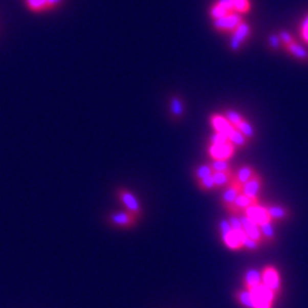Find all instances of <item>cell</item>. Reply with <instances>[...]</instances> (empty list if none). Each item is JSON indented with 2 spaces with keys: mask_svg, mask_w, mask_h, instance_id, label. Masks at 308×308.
<instances>
[{
  "mask_svg": "<svg viewBox=\"0 0 308 308\" xmlns=\"http://www.w3.org/2000/svg\"><path fill=\"white\" fill-rule=\"evenodd\" d=\"M212 173H213V171H212L211 165H202L195 170V178L198 180H202V179L207 178V176L212 175Z\"/></svg>",
  "mask_w": 308,
  "mask_h": 308,
  "instance_id": "26",
  "label": "cell"
},
{
  "mask_svg": "<svg viewBox=\"0 0 308 308\" xmlns=\"http://www.w3.org/2000/svg\"><path fill=\"white\" fill-rule=\"evenodd\" d=\"M229 13H230V12H227L226 9L222 8V7L218 6V4H217V6H214L213 8L211 9V16H212V18H213V19L221 18V17H225L226 14H229Z\"/></svg>",
  "mask_w": 308,
  "mask_h": 308,
  "instance_id": "29",
  "label": "cell"
},
{
  "mask_svg": "<svg viewBox=\"0 0 308 308\" xmlns=\"http://www.w3.org/2000/svg\"><path fill=\"white\" fill-rule=\"evenodd\" d=\"M288 52L290 53L292 55H294L295 58L300 60H308V52L304 49V48L300 47L299 44H297L295 41H293L292 44H289L287 47Z\"/></svg>",
  "mask_w": 308,
  "mask_h": 308,
  "instance_id": "21",
  "label": "cell"
},
{
  "mask_svg": "<svg viewBox=\"0 0 308 308\" xmlns=\"http://www.w3.org/2000/svg\"><path fill=\"white\" fill-rule=\"evenodd\" d=\"M225 118H226V120L234 126V127H236V126H238L239 123L244 120L243 116H241L240 113L236 112V111H233V109H227L226 112H225Z\"/></svg>",
  "mask_w": 308,
  "mask_h": 308,
  "instance_id": "24",
  "label": "cell"
},
{
  "mask_svg": "<svg viewBox=\"0 0 308 308\" xmlns=\"http://www.w3.org/2000/svg\"><path fill=\"white\" fill-rule=\"evenodd\" d=\"M262 282V275L258 270L249 269L244 275V288L246 289H251V288L256 287V285Z\"/></svg>",
  "mask_w": 308,
  "mask_h": 308,
  "instance_id": "15",
  "label": "cell"
},
{
  "mask_svg": "<svg viewBox=\"0 0 308 308\" xmlns=\"http://www.w3.org/2000/svg\"><path fill=\"white\" fill-rule=\"evenodd\" d=\"M236 130L240 131L241 134H243L244 136H246L248 140H251V139L254 138V135H256V133H254V128L253 126L251 125V123L248 122L247 120H243L240 123H239L238 126H236Z\"/></svg>",
  "mask_w": 308,
  "mask_h": 308,
  "instance_id": "23",
  "label": "cell"
},
{
  "mask_svg": "<svg viewBox=\"0 0 308 308\" xmlns=\"http://www.w3.org/2000/svg\"><path fill=\"white\" fill-rule=\"evenodd\" d=\"M209 156L213 160H221L227 161L229 158L233 157L234 151H235V146L233 144L227 141L225 144H218V145H211L208 149Z\"/></svg>",
  "mask_w": 308,
  "mask_h": 308,
  "instance_id": "6",
  "label": "cell"
},
{
  "mask_svg": "<svg viewBox=\"0 0 308 308\" xmlns=\"http://www.w3.org/2000/svg\"><path fill=\"white\" fill-rule=\"evenodd\" d=\"M259 230H261L263 240H266L267 243H274L275 239H276V233H275V227L272 225V221L259 225Z\"/></svg>",
  "mask_w": 308,
  "mask_h": 308,
  "instance_id": "19",
  "label": "cell"
},
{
  "mask_svg": "<svg viewBox=\"0 0 308 308\" xmlns=\"http://www.w3.org/2000/svg\"><path fill=\"white\" fill-rule=\"evenodd\" d=\"M241 189H243V186H241L240 184L234 179V175H233V179H231L230 184L227 185L226 190H225L224 194H222V203H224V206L229 209L231 214H239V212L236 211V208L234 207V202H235L236 196L241 193Z\"/></svg>",
  "mask_w": 308,
  "mask_h": 308,
  "instance_id": "2",
  "label": "cell"
},
{
  "mask_svg": "<svg viewBox=\"0 0 308 308\" xmlns=\"http://www.w3.org/2000/svg\"><path fill=\"white\" fill-rule=\"evenodd\" d=\"M120 198L122 201V203L127 207L128 211L133 212V214L140 213V204H139L138 199L135 198V195H133L131 193L126 190L120 191Z\"/></svg>",
  "mask_w": 308,
  "mask_h": 308,
  "instance_id": "13",
  "label": "cell"
},
{
  "mask_svg": "<svg viewBox=\"0 0 308 308\" xmlns=\"http://www.w3.org/2000/svg\"><path fill=\"white\" fill-rule=\"evenodd\" d=\"M249 32H251V29H249L248 25L241 22V24L236 27L235 31H234L233 39H231V44H230L231 49L238 50L239 48L241 47V44L246 41L247 37L249 36Z\"/></svg>",
  "mask_w": 308,
  "mask_h": 308,
  "instance_id": "10",
  "label": "cell"
},
{
  "mask_svg": "<svg viewBox=\"0 0 308 308\" xmlns=\"http://www.w3.org/2000/svg\"><path fill=\"white\" fill-rule=\"evenodd\" d=\"M279 37H280V41L284 42L285 47H288V45L292 44V42L294 41V40H293V37L290 36V35L288 34L287 31H281V32H280V34H279Z\"/></svg>",
  "mask_w": 308,
  "mask_h": 308,
  "instance_id": "33",
  "label": "cell"
},
{
  "mask_svg": "<svg viewBox=\"0 0 308 308\" xmlns=\"http://www.w3.org/2000/svg\"><path fill=\"white\" fill-rule=\"evenodd\" d=\"M135 214H128L126 212H120V213H115L111 216V221L115 225H120V226H127V225H133L135 222Z\"/></svg>",
  "mask_w": 308,
  "mask_h": 308,
  "instance_id": "18",
  "label": "cell"
},
{
  "mask_svg": "<svg viewBox=\"0 0 308 308\" xmlns=\"http://www.w3.org/2000/svg\"><path fill=\"white\" fill-rule=\"evenodd\" d=\"M218 6H221L222 8H225L227 12H230V13L234 11L233 0H218Z\"/></svg>",
  "mask_w": 308,
  "mask_h": 308,
  "instance_id": "32",
  "label": "cell"
},
{
  "mask_svg": "<svg viewBox=\"0 0 308 308\" xmlns=\"http://www.w3.org/2000/svg\"><path fill=\"white\" fill-rule=\"evenodd\" d=\"M303 37L308 41V17L303 22Z\"/></svg>",
  "mask_w": 308,
  "mask_h": 308,
  "instance_id": "36",
  "label": "cell"
},
{
  "mask_svg": "<svg viewBox=\"0 0 308 308\" xmlns=\"http://www.w3.org/2000/svg\"><path fill=\"white\" fill-rule=\"evenodd\" d=\"M252 297L253 308H272V304L276 298V293L267 288L263 282L256 285V287L247 289Z\"/></svg>",
  "mask_w": 308,
  "mask_h": 308,
  "instance_id": "1",
  "label": "cell"
},
{
  "mask_svg": "<svg viewBox=\"0 0 308 308\" xmlns=\"http://www.w3.org/2000/svg\"><path fill=\"white\" fill-rule=\"evenodd\" d=\"M219 230H221L222 239H224V243L227 248L233 249V251H238V249L243 248L238 235H236L231 225H230L229 219H222L219 222Z\"/></svg>",
  "mask_w": 308,
  "mask_h": 308,
  "instance_id": "3",
  "label": "cell"
},
{
  "mask_svg": "<svg viewBox=\"0 0 308 308\" xmlns=\"http://www.w3.org/2000/svg\"><path fill=\"white\" fill-rule=\"evenodd\" d=\"M280 37L279 35H270L269 37V44L272 49H277L280 47Z\"/></svg>",
  "mask_w": 308,
  "mask_h": 308,
  "instance_id": "34",
  "label": "cell"
},
{
  "mask_svg": "<svg viewBox=\"0 0 308 308\" xmlns=\"http://www.w3.org/2000/svg\"><path fill=\"white\" fill-rule=\"evenodd\" d=\"M238 217H239V219H240L241 226H243L247 236H248L249 239H252V240H254V241H257V243L261 244L262 241H263V238H262L261 230H259L258 225H256L253 221H251V219H249L244 213L238 214Z\"/></svg>",
  "mask_w": 308,
  "mask_h": 308,
  "instance_id": "7",
  "label": "cell"
},
{
  "mask_svg": "<svg viewBox=\"0 0 308 308\" xmlns=\"http://www.w3.org/2000/svg\"><path fill=\"white\" fill-rule=\"evenodd\" d=\"M244 214L248 217L251 221H253L256 225H262L265 222H270L272 221L271 217H270L269 212H267L266 206H261V204H254V206H251L249 208H247L244 211Z\"/></svg>",
  "mask_w": 308,
  "mask_h": 308,
  "instance_id": "5",
  "label": "cell"
},
{
  "mask_svg": "<svg viewBox=\"0 0 308 308\" xmlns=\"http://www.w3.org/2000/svg\"><path fill=\"white\" fill-rule=\"evenodd\" d=\"M229 141L233 144L234 146H246L247 144H248L249 140L243 135V134L240 133V131L236 130L235 128V130L231 133V135L229 136Z\"/></svg>",
  "mask_w": 308,
  "mask_h": 308,
  "instance_id": "22",
  "label": "cell"
},
{
  "mask_svg": "<svg viewBox=\"0 0 308 308\" xmlns=\"http://www.w3.org/2000/svg\"><path fill=\"white\" fill-rule=\"evenodd\" d=\"M62 2L63 0H26L29 8L34 12H41L45 9L54 8Z\"/></svg>",
  "mask_w": 308,
  "mask_h": 308,
  "instance_id": "12",
  "label": "cell"
},
{
  "mask_svg": "<svg viewBox=\"0 0 308 308\" xmlns=\"http://www.w3.org/2000/svg\"><path fill=\"white\" fill-rule=\"evenodd\" d=\"M254 204H258V199L256 198H249V196L244 195L243 193L239 194L236 196L235 202H234V207L236 208V211H246L247 208H249L251 206H254Z\"/></svg>",
  "mask_w": 308,
  "mask_h": 308,
  "instance_id": "17",
  "label": "cell"
},
{
  "mask_svg": "<svg viewBox=\"0 0 308 308\" xmlns=\"http://www.w3.org/2000/svg\"><path fill=\"white\" fill-rule=\"evenodd\" d=\"M211 123H212V126H213L214 130H216V133L224 134V135H226L227 138H229V136L231 135V133L235 130V127H234V126L231 125V123H230L229 121H227L226 118L221 115L212 116Z\"/></svg>",
  "mask_w": 308,
  "mask_h": 308,
  "instance_id": "9",
  "label": "cell"
},
{
  "mask_svg": "<svg viewBox=\"0 0 308 308\" xmlns=\"http://www.w3.org/2000/svg\"><path fill=\"white\" fill-rule=\"evenodd\" d=\"M261 188H262V179L258 173H256L251 180L247 181V183L244 184L243 189H241V193H243L244 195L249 196V198L258 199L257 196H258V193L259 190H261Z\"/></svg>",
  "mask_w": 308,
  "mask_h": 308,
  "instance_id": "11",
  "label": "cell"
},
{
  "mask_svg": "<svg viewBox=\"0 0 308 308\" xmlns=\"http://www.w3.org/2000/svg\"><path fill=\"white\" fill-rule=\"evenodd\" d=\"M234 2V11L238 12H248L249 2L248 0H233Z\"/></svg>",
  "mask_w": 308,
  "mask_h": 308,
  "instance_id": "30",
  "label": "cell"
},
{
  "mask_svg": "<svg viewBox=\"0 0 308 308\" xmlns=\"http://www.w3.org/2000/svg\"><path fill=\"white\" fill-rule=\"evenodd\" d=\"M241 24V18L238 14L229 13L221 18L214 19V27L221 31H235L236 27Z\"/></svg>",
  "mask_w": 308,
  "mask_h": 308,
  "instance_id": "8",
  "label": "cell"
},
{
  "mask_svg": "<svg viewBox=\"0 0 308 308\" xmlns=\"http://www.w3.org/2000/svg\"><path fill=\"white\" fill-rule=\"evenodd\" d=\"M261 275H262V282H263L267 288L274 290L276 294H279L280 288H281L279 271H277L274 266H266L263 271L261 272Z\"/></svg>",
  "mask_w": 308,
  "mask_h": 308,
  "instance_id": "4",
  "label": "cell"
},
{
  "mask_svg": "<svg viewBox=\"0 0 308 308\" xmlns=\"http://www.w3.org/2000/svg\"><path fill=\"white\" fill-rule=\"evenodd\" d=\"M211 168L213 172H219V171L230 170V166H229V162H227V161L213 160V162L211 163Z\"/></svg>",
  "mask_w": 308,
  "mask_h": 308,
  "instance_id": "27",
  "label": "cell"
},
{
  "mask_svg": "<svg viewBox=\"0 0 308 308\" xmlns=\"http://www.w3.org/2000/svg\"><path fill=\"white\" fill-rule=\"evenodd\" d=\"M171 112L175 117H181L184 115V104L179 98H172L171 100Z\"/></svg>",
  "mask_w": 308,
  "mask_h": 308,
  "instance_id": "25",
  "label": "cell"
},
{
  "mask_svg": "<svg viewBox=\"0 0 308 308\" xmlns=\"http://www.w3.org/2000/svg\"><path fill=\"white\" fill-rule=\"evenodd\" d=\"M199 185H201V188L203 189V190H211V189H213L214 186H216L214 185L213 175H209L207 176V178L199 180Z\"/></svg>",
  "mask_w": 308,
  "mask_h": 308,
  "instance_id": "28",
  "label": "cell"
},
{
  "mask_svg": "<svg viewBox=\"0 0 308 308\" xmlns=\"http://www.w3.org/2000/svg\"><path fill=\"white\" fill-rule=\"evenodd\" d=\"M229 141V138H227L226 135H224V134H219L216 133L212 135L211 138V145H218V144H225Z\"/></svg>",
  "mask_w": 308,
  "mask_h": 308,
  "instance_id": "31",
  "label": "cell"
},
{
  "mask_svg": "<svg viewBox=\"0 0 308 308\" xmlns=\"http://www.w3.org/2000/svg\"><path fill=\"white\" fill-rule=\"evenodd\" d=\"M266 209L271 219H277V221L287 219L290 214L289 209L284 206H280V204H270V206H266Z\"/></svg>",
  "mask_w": 308,
  "mask_h": 308,
  "instance_id": "14",
  "label": "cell"
},
{
  "mask_svg": "<svg viewBox=\"0 0 308 308\" xmlns=\"http://www.w3.org/2000/svg\"><path fill=\"white\" fill-rule=\"evenodd\" d=\"M256 173L257 172L254 171L253 167H251V166H243V167H240L238 171H236V173L234 175V179H235V180L243 186L244 184H246L247 181L251 180Z\"/></svg>",
  "mask_w": 308,
  "mask_h": 308,
  "instance_id": "16",
  "label": "cell"
},
{
  "mask_svg": "<svg viewBox=\"0 0 308 308\" xmlns=\"http://www.w3.org/2000/svg\"><path fill=\"white\" fill-rule=\"evenodd\" d=\"M213 180H214V185L216 186H225L229 185L231 179H233V173L231 171H219V172H213Z\"/></svg>",
  "mask_w": 308,
  "mask_h": 308,
  "instance_id": "20",
  "label": "cell"
},
{
  "mask_svg": "<svg viewBox=\"0 0 308 308\" xmlns=\"http://www.w3.org/2000/svg\"><path fill=\"white\" fill-rule=\"evenodd\" d=\"M258 247H259V243H257V241L252 240V239H248V240H247L246 243H244L243 248L249 249V251H256V249H258Z\"/></svg>",
  "mask_w": 308,
  "mask_h": 308,
  "instance_id": "35",
  "label": "cell"
}]
</instances>
